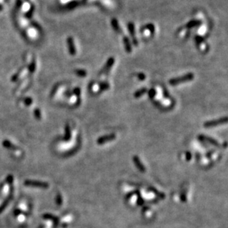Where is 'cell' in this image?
I'll return each mask as SVG.
<instances>
[{
  "mask_svg": "<svg viewBox=\"0 0 228 228\" xmlns=\"http://www.w3.org/2000/svg\"><path fill=\"white\" fill-rule=\"evenodd\" d=\"M227 122V118L224 117L221 118V119H217V120H213L211 121V122H207L204 124V126L205 127H215L216 125H222V124L226 123Z\"/></svg>",
  "mask_w": 228,
  "mask_h": 228,
  "instance_id": "3957f363",
  "label": "cell"
},
{
  "mask_svg": "<svg viewBox=\"0 0 228 228\" xmlns=\"http://www.w3.org/2000/svg\"><path fill=\"white\" fill-rule=\"evenodd\" d=\"M148 94H149V97H150L151 98H154V96L156 95V91H155V90H154V89L150 90V91H149Z\"/></svg>",
  "mask_w": 228,
  "mask_h": 228,
  "instance_id": "2e32d148",
  "label": "cell"
},
{
  "mask_svg": "<svg viewBox=\"0 0 228 228\" xmlns=\"http://www.w3.org/2000/svg\"><path fill=\"white\" fill-rule=\"evenodd\" d=\"M100 87H101V90H106L109 88V85L107 83H101L100 84Z\"/></svg>",
  "mask_w": 228,
  "mask_h": 228,
  "instance_id": "9a60e30c",
  "label": "cell"
},
{
  "mask_svg": "<svg viewBox=\"0 0 228 228\" xmlns=\"http://www.w3.org/2000/svg\"><path fill=\"white\" fill-rule=\"evenodd\" d=\"M133 161H134V162L136 167H137V168H138L139 170L141 171V172H145V171H146V168H145V167L143 166V164H142L140 159L138 158V157H137V156H134Z\"/></svg>",
  "mask_w": 228,
  "mask_h": 228,
  "instance_id": "ba28073f",
  "label": "cell"
},
{
  "mask_svg": "<svg viewBox=\"0 0 228 228\" xmlns=\"http://www.w3.org/2000/svg\"><path fill=\"white\" fill-rule=\"evenodd\" d=\"M128 30H129V33H130V36L132 37V43L134 46L138 45V41L136 37V33H135V26L134 24L132 23V22H129L127 25Z\"/></svg>",
  "mask_w": 228,
  "mask_h": 228,
  "instance_id": "7a4b0ae2",
  "label": "cell"
},
{
  "mask_svg": "<svg viewBox=\"0 0 228 228\" xmlns=\"http://www.w3.org/2000/svg\"><path fill=\"white\" fill-rule=\"evenodd\" d=\"M137 77H138V79L140 80L143 81V80H145V79H146V75H145V74H143V73H140V74H137Z\"/></svg>",
  "mask_w": 228,
  "mask_h": 228,
  "instance_id": "e0dca14e",
  "label": "cell"
},
{
  "mask_svg": "<svg viewBox=\"0 0 228 228\" xmlns=\"http://www.w3.org/2000/svg\"><path fill=\"white\" fill-rule=\"evenodd\" d=\"M67 47H68L69 52H70V54L73 56V55H75L76 53V47H75V45L74 40H73L72 38L70 36V37L67 38Z\"/></svg>",
  "mask_w": 228,
  "mask_h": 228,
  "instance_id": "277c9868",
  "label": "cell"
},
{
  "mask_svg": "<svg viewBox=\"0 0 228 228\" xmlns=\"http://www.w3.org/2000/svg\"><path fill=\"white\" fill-rule=\"evenodd\" d=\"M202 24V22L199 19H192V20L189 21L188 23L185 25V27L188 29H191V28H196V27L200 26Z\"/></svg>",
  "mask_w": 228,
  "mask_h": 228,
  "instance_id": "8992f818",
  "label": "cell"
},
{
  "mask_svg": "<svg viewBox=\"0 0 228 228\" xmlns=\"http://www.w3.org/2000/svg\"><path fill=\"white\" fill-rule=\"evenodd\" d=\"M199 138H201V139H204V140L210 142L211 144H213L214 146H219V143H218L217 141L214 140V139H212V138H210L206 136H199Z\"/></svg>",
  "mask_w": 228,
  "mask_h": 228,
  "instance_id": "8fae6325",
  "label": "cell"
},
{
  "mask_svg": "<svg viewBox=\"0 0 228 228\" xmlns=\"http://www.w3.org/2000/svg\"><path fill=\"white\" fill-rule=\"evenodd\" d=\"M0 10H2V7L0 6Z\"/></svg>",
  "mask_w": 228,
  "mask_h": 228,
  "instance_id": "d6986e66",
  "label": "cell"
},
{
  "mask_svg": "<svg viewBox=\"0 0 228 228\" xmlns=\"http://www.w3.org/2000/svg\"><path fill=\"white\" fill-rule=\"evenodd\" d=\"M146 91H147V89H146V88H142V89L138 90L137 91H136L135 93L134 94V96L135 98H139V97L142 96L143 94L146 93Z\"/></svg>",
  "mask_w": 228,
  "mask_h": 228,
  "instance_id": "4fadbf2b",
  "label": "cell"
},
{
  "mask_svg": "<svg viewBox=\"0 0 228 228\" xmlns=\"http://www.w3.org/2000/svg\"><path fill=\"white\" fill-rule=\"evenodd\" d=\"M115 139V134H110V135H106V136H102V137L99 138L97 141L98 144H102L106 142H109V141H112Z\"/></svg>",
  "mask_w": 228,
  "mask_h": 228,
  "instance_id": "5b68a950",
  "label": "cell"
},
{
  "mask_svg": "<svg viewBox=\"0 0 228 228\" xmlns=\"http://www.w3.org/2000/svg\"><path fill=\"white\" fill-rule=\"evenodd\" d=\"M144 29L148 30L150 33H154V31H155V27H154V24L152 23H148L145 25Z\"/></svg>",
  "mask_w": 228,
  "mask_h": 228,
  "instance_id": "7c38bea8",
  "label": "cell"
},
{
  "mask_svg": "<svg viewBox=\"0 0 228 228\" xmlns=\"http://www.w3.org/2000/svg\"><path fill=\"white\" fill-rule=\"evenodd\" d=\"M185 156H186V159L188 160V161H189V160H191V153H189V152H187V153H186V155H185Z\"/></svg>",
  "mask_w": 228,
  "mask_h": 228,
  "instance_id": "ac0fdd59",
  "label": "cell"
},
{
  "mask_svg": "<svg viewBox=\"0 0 228 228\" xmlns=\"http://www.w3.org/2000/svg\"><path fill=\"white\" fill-rule=\"evenodd\" d=\"M114 63H115V59H114L113 57H110V58L108 59L107 62H106V63L105 67H103V69L102 70L101 73H104V72H106V71H108V70H109V69H110L111 67H112V65L114 64Z\"/></svg>",
  "mask_w": 228,
  "mask_h": 228,
  "instance_id": "9c48e42d",
  "label": "cell"
},
{
  "mask_svg": "<svg viewBox=\"0 0 228 228\" xmlns=\"http://www.w3.org/2000/svg\"><path fill=\"white\" fill-rule=\"evenodd\" d=\"M123 44H124V47L126 51L127 52V53H131V52L132 51V44H131V42L130 40H129V37H127V36H123Z\"/></svg>",
  "mask_w": 228,
  "mask_h": 228,
  "instance_id": "52a82bcc",
  "label": "cell"
},
{
  "mask_svg": "<svg viewBox=\"0 0 228 228\" xmlns=\"http://www.w3.org/2000/svg\"><path fill=\"white\" fill-rule=\"evenodd\" d=\"M194 75L192 73H189V74H187L184 76H182L177 77V78H173L171 79L169 81V83L172 85H176V84H180V83L186 82V81H191V80L194 79Z\"/></svg>",
  "mask_w": 228,
  "mask_h": 228,
  "instance_id": "6da1fadb",
  "label": "cell"
},
{
  "mask_svg": "<svg viewBox=\"0 0 228 228\" xmlns=\"http://www.w3.org/2000/svg\"><path fill=\"white\" fill-rule=\"evenodd\" d=\"M111 24H112V27L117 33H121V29L120 28L119 23L117 19H112L111 21Z\"/></svg>",
  "mask_w": 228,
  "mask_h": 228,
  "instance_id": "30bf717a",
  "label": "cell"
},
{
  "mask_svg": "<svg viewBox=\"0 0 228 228\" xmlns=\"http://www.w3.org/2000/svg\"><path fill=\"white\" fill-rule=\"evenodd\" d=\"M75 73L77 75L79 76H81V77H84V76H87V72H86L85 70H76Z\"/></svg>",
  "mask_w": 228,
  "mask_h": 228,
  "instance_id": "5bb4252c",
  "label": "cell"
}]
</instances>
